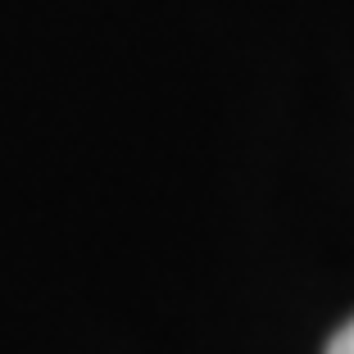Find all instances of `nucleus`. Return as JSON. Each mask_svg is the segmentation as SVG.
Listing matches in <instances>:
<instances>
[{"label": "nucleus", "mask_w": 354, "mask_h": 354, "mask_svg": "<svg viewBox=\"0 0 354 354\" xmlns=\"http://www.w3.org/2000/svg\"><path fill=\"white\" fill-rule=\"evenodd\" d=\"M327 354H354V318L341 327V332L332 336V345H327Z\"/></svg>", "instance_id": "nucleus-1"}]
</instances>
